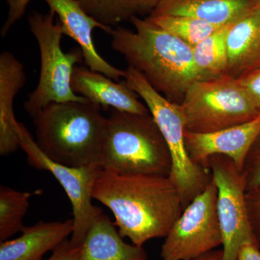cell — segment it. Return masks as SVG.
<instances>
[{
	"instance_id": "6da1fadb",
	"label": "cell",
	"mask_w": 260,
	"mask_h": 260,
	"mask_svg": "<svg viewBox=\"0 0 260 260\" xmlns=\"http://www.w3.org/2000/svg\"><path fill=\"white\" fill-rule=\"evenodd\" d=\"M93 198L114 214L121 237L138 246L167 237L184 210L179 191L166 176L119 174L103 169Z\"/></svg>"
},
{
	"instance_id": "7a4b0ae2",
	"label": "cell",
	"mask_w": 260,
	"mask_h": 260,
	"mask_svg": "<svg viewBox=\"0 0 260 260\" xmlns=\"http://www.w3.org/2000/svg\"><path fill=\"white\" fill-rule=\"evenodd\" d=\"M129 22L135 31L119 25L113 28L111 47L156 91L181 104L191 85L203 80L195 68L192 47L146 18L133 17Z\"/></svg>"
},
{
	"instance_id": "3957f363",
	"label": "cell",
	"mask_w": 260,
	"mask_h": 260,
	"mask_svg": "<svg viewBox=\"0 0 260 260\" xmlns=\"http://www.w3.org/2000/svg\"><path fill=\"white\" fill-rule=\"evenodd\" d=\"M102 109L89 101L51 103L32 117L36 143L47 157L63 165L102 167L107 117Z\"/></svg>"
},
{
	"instance_id": "277c9868",
	"label": "cell",
	"mask_w": 260,
	"mask_h": 260,
	"mask_svg": "<svg viewBox=\"0 0 260 260\" xmlns=\"http://www.w3.org/2000/svg\"><path fill=\"white\" fill-rule=\"evenodd\" d=\"M102 167L119 174L169 177L172 169L170 152L151 114L112 109L107 117Z\"/></svg>"
},
{
	"instance_id": "5b68a950",
	"label": "cell",
	"mask_w": 260,
	"mask_h": 260,
	"mask_svg": "<svg viewBox=\"0 0 260 260\" xmlns=\"http://www.w3.org/2000/svg\"><path fill=\"white\" fill-rule=\"evenodd\" d=\"M125 71L126 84L148 108L167 142L172 158L169 177L180 194L184 209L206 189L211 173L195 164L189 157L184 139L185 118L180 104L170 102L156 91L135 68L128 66Z\"/></svg>"
},
{
	"instance_id": "8992f818",
	"label": "cell",
	"mask_w": 260,
	"mask_h": 260,
	"mask_svg": "<svg viewBox=\"0 0 260 260\" xmlns=\"http://www.w3.org/2000/svg\"><path fill=\"white\" fill-rule=\"evenodd\" d=\"M54 14L32 13L29 16L30 30L37 39L41 55V72L37 88L24 103L25 110L34 117L51 103L85 102L71 87L72 76L76 64L83 62L81 49L68 52L61 49L63 34L59 21L54 23Z\"/></svg>"
},
{
	"instance_id": "52a82bcc",
	"label": "cell",
	"mask_w": 260,
	"mask_h": 260,
	"mask_svg": "<svg viewBox=\"0 0 260 260\" xmlns=\"http://www.w3.org/2000/svg\"><path fill=\"white\" fill-rule=\"evenodd\" d=\"M180 105L186 131L200 134L239 125L260 115L239 80L229 75L195 82Z\"/></svg>"
},
{
	"instance_id": "ba28073f",
	"label": "cell",
	"mask_w": 260,
	"mask_h": 260,
	"mask_svg": "<svg viewBox=\"0 0 260 260\" xmlns=\"http://www.w3.org/2000/svg\"><path fill=\"white\" fill-rule=\"evenodd\" d=\"M217 195L212 177L206 189L183 210L165 237L160 250L162 260H191L222 246Z\"/></svg>"
},
{
	"instance_id": "9c48e42d",
	"label": "cell",
	"mask_w": 260,
	"mask_h": 260,
	"mask_svg": "<svg viewBox=\"0 0 260 260\" xmlns=\"http://www.w3.org/2000/svg\"><path fill=\"white\" fill-rule=\"evenodd\" d=\"M17 131L20 148L26 154L28 164L35 169L50 172L69 198L74 221L70 242L75 246H81L89 229L102 211L92 203L94 184L102 167H70L54 161L43 153L23 124L19 123Z\"/></svg>"
},
{
	"instance_id": "30bf717a",
	"label": "cell",
	"mask_w": 260,
	"mask_h": 260,
	"mask_svg": "<svg viewBox=\"0 0 260 260\" xmlns=\"http://www.w3.org/2000/svg\"><path fill=\"white\" fill-rule=\"evenodd\" d=\"M208 167L218 189L217 213L223 239L222 260H237L243 243L259 242L248 218L245 179L234 160L225 155H212Z\"/></svg>"
},
{
	"instance_id": "8fae6325",
	"label": "cell",
	"mask_w": 260,
	"mask_h": 260,
	"mask_svg": "<svg viewBox=\"0 0 260 260\" xmlns=\"http://www.w3.org/2000/svg\"><path fill=\"white\" fill-rule=\"evenodd\" d=\"M260 134V115L254 120L211 133H184L188 153L193 162L210 170L208 159L223 155L242 171L246 155Z\"/></svg>"
},
{
	"instance_id": "7c38bea8",
	"label": "cell",
	"mask_w": 260,
	"mask_h": 260,
	"mask_svg": "<svg viewBox=\"0 0 260 260\" xmlns=\"http://www.w3.org/2000/svg\"><path fill=\"white\" fill-rule=\"evenodd\" d=\"M44 1L50 8L51 13L59 17L63 34L72 38L80 46L87 68L102 73L115 81L125 78V70L118 69L109 64L99 54L92 37L93 29H102L110 34L114 28L106 26L92 18L76 0Z\"/></svg>"
},
{
	"instance_id": "4fadbf2b",
	"label": "cell",
	"mask_w": 260,
	"mask_h": 260,
	"mask_svg": "<svg viewBox=\"0 0 260 260\" xmlns=\"http://www.w3.org/2000/svg\"><path fill=\"white\" fill-rule=\"evenodd\" d=\"M71 87L77 95L102 109L149 115L148 108L140 102L139 95L128 86L125 80L115 83L112 79L86 67L75 66Z\"/></svg>"
},
{
	"instance_id": "5bb4252c",
	"label": "cell",
	"mask_w": 260,
	"mask_h": 260,
	"mask_svg": "<svg viewBox=\"0 0 260 260\" xmlns=\"http://www.w3.org/2000/svg\"><path fill=\"white\" fill-rule=\"evenodd\" d=\"M74 231L73 219L65 221L38 222L25 226L18 238L0 243V260H42Z\"/></svg>"
},
{
	"instance_id": "9a60e30c",
	"label": "cell",
	"mask_w": 260,
	"mask_h": 260,
	"mask_svg": "<svg viewBox=\"0 0 260 260\" xmlns=\"http://www.w3.org/2000/svg\"><path fill=\"white\" fill-rule=\"evenodd\" d=\"M26 75L23 64L10 51L0 54V155L14 153L20 148L19 123L13 104L17 94L23 88Z\"/></svg>"
},
{
	"instance_id": "2e32d148",
	"label": "cell",
	"mask_w": 260,
	"mask_h": 260,
	"mask_svg": "<svg viewBox=\"0 0 260 260\" xmlns=\"http://www.w3.org/2000/svg\"><path fill=\"white\" fill-rule=\"evenodd\" d=\"M228 75L239 78L260 68V10L253 9L229 25Z\"/></svg>"
},
{
	"instance_id": "e0dca14e",
	"label": "cell",
	"mask_w": 260,
	"mask_h": 260,
	"mask_svg": "<svg viewBox=\"0 0 260 260\" xmlns=\"http://www.w3.org/2000/svg\"><path fill=\"white\" fill-rule=\"evenodd\" d=\"M102 211L81 244L80 260H149L143 246L127 244Z\"/></svg>"
},
{
	"instance_id": "ac0fdd59",
	"label": "cell",
	"mask_w": 260,
	"mask_h": 260,
	"mask_svg": "<svg viewBox=\"0 0 260 260\" xmlns=\"http://www.w3.org/2000/svg\"><path fill=\"white\" fill-rule=\"evenodd\" d=\"M256 0H159L150 15H185L225 25L255 7Z\"/></svg>"
},
{
	"instance_id": "d6986e66",
	"label": "cell",
	"mask_w": 260,
	"mask_h": 260,
	"mask_svg": "<svg viewBox=\"0 0 260 260\" xmlns=\"http://www.w3.org/2000/svg\"><path fill=\"white\" fill-rule=\"evenodd\" d=\"M92 18L106 26H118L133 17L150 15L159 0H76Z\"/></svg>"
},
{
	"instance_id": "ffe728a7",
	"label": "cell",
	"mask_w": 260,
	"mask_h": 260,
	"mask_svg": "<svg viewBox=\"0 0 260 260\" xmlns=\"http://www.w3.org/2000/svg\"><path fill=\"white\" fill-rule=\"evenodd\" d=\"M229 25L218 29L192 48L195 68L203 80L228 75L227 35Z\"/></svg>"
},
{
	"instance_id": "44dd1931",
	"label": "cell",
	"mask_w": 260,
	"mask_h": 260,
	"mask_svg": "<svg viewBox=\"0 0 260 260\" xmlns=\"http://www.w3.org/2000/svg\"><path fill=\"white\" fill-rule=\"evenodd\" d=\"M42 193V190L32 192L15 190L8 186H0V241L8 240L10 237L21 232L23 223L29 207V200L32 196Z\"/></svg>"
},
{
	"instance_id": "7402d4cb",
	"label": "cell",
	"mask_w": 260,
	"mask_h": 260,
	"mask_svg": "<svg viewBox=\"0 0 260 260\" xmlns=\"http://www.w3.org/2000/svg\"><path fill=\"white\" fill-rule=\"evenodd\" d=\"M146 18L192 48L223 26L185 15H149Z\"/></svg>"
},
{
	"instance_id": "603a6c76",
	"label": "cell",
	"mask_w": 260,
	"mask_h": 260,
	"mask_svg": "<svg viewBox=\"0 0 260 260\" xmlns=\"http://www.w3.org/2000/svg\"><path fill=\"white\" fill-rule=\"evenodd\" d=\"M246 190L260 185V134L246 155L242 171Z\"/></svg>"
},
{
	"instance_id": "cb8c5ba5",
	"label": "cell",
	"mask_w": 260,
	"mask_h": 260,
	"mask_svg": "<svg viewBox=\"0 0 260 260\" xmlns=\"http://www.w3.org/2000/svg\"><path fill=\"white\" fill-rule=\"evenodd\" d=\"M245 200L249 223L260 242V185L246 190Z\"/></svg>"
},
{
	"instance_id": "d4e9b609",
	"label": "cell",
	"mask_w": 260,
	"mask_h": 260,
	"mask_svg": "<svg viewBox=\"0 0 260 260\" xmlns=\"http://www.w3.org/2000/svg\"><path fill=\"white\" fill-rule=\"evenodd\" d=\"M237 79L260 114V68Z\"/></svg>"
},
{
	"instance_id": "484cf974",
	"label": "cell",
	"mask_w": 260,
	"mask_h": 260,
	"mask_svg": "<svg viewBox=\"0 0 260 260\" xmlns=\"http://www.w3.org/2000/svg\"><path fill=\"white\" fill-rule=\"evenodd\" d=\"M8 6V16L2 26L0 34L2 37L8 35L10 29L20 19L23 18L27 6L31 0H5Z\"/></svg>"
},
{
	"instance_id": "4316f807",
	"label": "cell",
	"mask_w": 260,
	"mask_h": 260,
	"mask_svg": "<svg viewBox=\"0 0 260 260\" xmlns=\"http://www.w3.org/2000/svg\"><path fill=\"white\" fill-rule=\"evenodd\" d=\"M81 246H75L66 239L57 246L47 260H80Z\"/></svg>"
},
{
	"instance_id": "83f0119b",
	"label": "cell",
	"mask_w": 260,
	"mask_h": 260,
	"mask_svg": "<svg viewBox=\"0 0 260 260\" xmlns=\"http://www.w3.org/2000/svg\"><path fill=\"white\" fill-rule=\"evenodd\" d=\"M237 260H260L259 242L248 241L243 243L238 251Z\"/></svg>"
},
{
	"instance_id": "f1b7e54d",
	"label": "cell",
	"mask_w": 260,
	"mask_h": 260,
	"mask_svg": "<svg viewBox=\"0 0 260 260\" xmlns=\"http://www.w3.org/2000/svg\"><path fill=\"white\" fill-rule=\"evenodd\" d=\"M222 258H223L222 249H215V250L207 253L204 255L191 260H222Z\"/></svg>"
},
{
	"instance_id": "f546056e",
	"label": "cell",
	"mask_w": 260,
	"mask_h": 260,
	"mask_svg": "<svg viewBox=\"0 0 260 260\" xmlns=\"http://www.w3.org/2000/svg\"><path fill=\"white\" fill-rule=\"evenodd\" d=\"M256 7L260 10V0H256Z\"/></svg>"
}]
</instances>
